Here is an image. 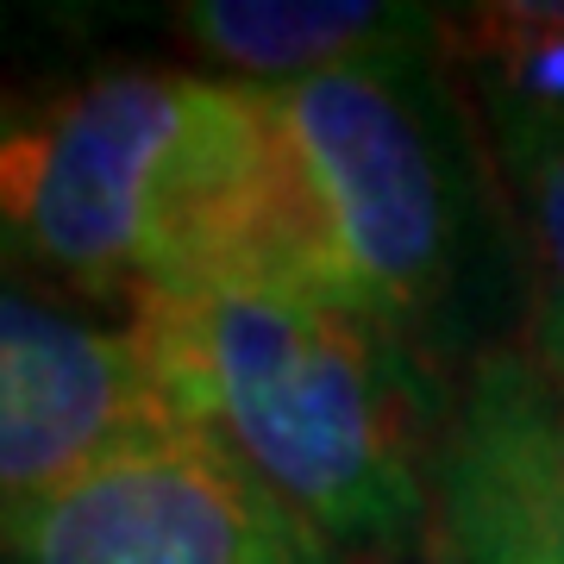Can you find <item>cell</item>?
<instances>
[{
	"instance_id": "obj_2",
	"label": "cell",
	"mask_w": 564,
	"mask_h": 564,
	"mask_svg": "<svg viewBox=\"0 0 564 564\" xmlns=\"http://www.w3.org/2000/svg\"><path fill=\"white\" fill-rule=\"evenodd\" d=\"M126 326L170 414L239 452L345 558L426 540L458 377L414 339L251 276L158 282Z\"/></svg>"
},
{
	"instance_id": "obj_3",
	"label": "cell",
	"mask_w": 564,
	"mask_h": 564,
	"mask_svg": "<svg viewBox=\"0 0 564 564\" xmlns=\"http://www.w3.org/2000/svg\"><path fill=\"white\" fill-rule=\"evenodd\" d=\"M258 139V88L95 69L0 88V270L120 314L182 276Z\"/></svg>"
},
{
	"instance_id": "obj_1",
	"label": "cell",
	"mask_w": 564,
	"mask_h": 564,
	"mask_svg": "<svg viewBox=\"0 0 564 564\" xmlns=\"http://www.w3.org/2000/svg\"><path fill=\"white\" fill-rule=\"evenodd\" d=\"M182 276H251L370 314L426 358H484L527 302L445 32L258 88V139ZM176 282V276H170Z\"/></svg>"
},
{
	"instance_id": "obj_5",
	"label": "cell",
	"mask_w": 564,
	"mask_h": 564,
	"mask_svg": "<svg viewBox=\"0 0 564 564\" xmlns=\"http://www.w3.org/2000/svg\"><path fill=\"white\" fill-rule=\"evenodd\" d=\"M163 426L176 414L132 326L0 270V521Z\"/></svg>"
},
{
	"instance_id": "obj_4",
	"label": "cell",
	"mask_w": 564,
	"mask_h": 564,
	"mask_svg": "<svg viewBox=\"0 0 564 564\" xmlns=\"http://www.w3.org/2000/svg\"><path fill=\"white\" fill-rule=\"evenodd\" d=\"M0 564H345L202 426H163L0 521Z\"/></svg>"
},
{
	"instance_id": "obj_6",
	"label": "cell",
	"mask_w": 564,
	"mask_h": 564,
	"mask_svg": "<svg viewBox=\"0 0 564 564\" xmlns=\"http://www.w3.org/2000/svg\"><path fill=\"white\" fill-rule=\"evenodd\" d=\"M421 545L433 564H564V358L527 326L458 370Z\"/></svg>"
},
{
	"instance_id": "obj_8",
	"label": "cell",
	"mask_w": 564,
	"mask_h": 564,
	"mask_svg": "<svg viewBox=\"0 0 564 564\" xmlns=\"http://www.w3.org/2000/svg\"><path fill=\"white\" fill-rule=\"evenodd\" d=\"M182 32L245 88L333 76L345 63H370L408 44H433L440 13L377 7V0H195L176 13Z\"/></svg>"
},
{
	"instance_id": "obj_7",
	"label": "cell",
	"mask_w": 564,
	"mask_h": 564,
	"mask_svg": "<svg viewBox=\"0 0 564 564\" xmlns=\"http://www.w3.org/2000/svg\"><path fill=\"white\" fill-rule=\"evenodd\" d=\"M445 57L514 232L527 333L564 358V7L452 13Z\"/></svg>"
}]
</instances>
